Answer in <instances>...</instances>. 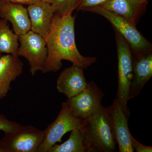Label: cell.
Instances as JSON below:
<instances>
[{"mask_svg":"<svg viewBox=\"0 0 152 152\" xmlns=\"http://www.w3.org/2000/svg\"><path fill=\"white\" fill-rule=\"evenodd\" d=\"M84 136L88 152H115L114 137L107 107L97 109L88 118L82 121L79 128Z\"/></svg>","mask_w":152,"mask_h":152,"instance_id":"7a4b0ae2","label":"cell"},{"mask_svg":"<svg viewBox=\"0 0 152 152\" xmlns=\"http://www.w3.org/2000/svg\"><path fill=\"white\" fill-rule=\"evenodd\" d=\"M20 126L19 123L12 121L4 114L0 113V131L5 133L13 132Z\"/></svg>","mask_w":152,"mask_h":152,"instance_id":"d6986e66","label":"cell"},{"mask_svg":"<svg viewBox=\"0 0 152 152\" xmlns=\"http://www.w3.org/2000/svg\"><path fill=\"white\" fill-rule=\"evenodd\" d=\"M2 56V53H1V52H0V57H1V56Z\"/></svg>","mask_w":152,"mask_h":152,"instance_id":"d4e9b609","label":"cell"},{"mask_svg":"<svg viewBox=\"0 0 152 152\" xmlns=\"http://www.w3.org/2000/svg\"><path fill=\"white\" fill-rule=\"evenodd\" d=\"M133 78L129 101L137 96L152 77V54L151 51L137 54L132 59Z\"/></svg>","mask_w":152,"mask_h":152,"instance_id":"30bf717a","label":"cell"},{"mask_svg":"<svg viewBox=\"0 0 152 152\" xmlns=\"http://www.w3.org/2000/svg\"><path fill=\"white\" fill-rule=\"evenodd\" d=\"M27 10L31 31L45 40L50 31L52 20L55 14L51 4L41 1L29 5Z\"/></svg>","mask_w":152,"mask_h":152,"instance_id":"7c38bea8","label":"cell"},{"mask_svg":"<svg viewBox=\"0 0 152 152\" xmlns=\"http://www.w3.org/2000/svg\"><path fill=\"white\" fill-rule=\"evenodd\" d=\"M86 11L100 15L108 20L132 48L136 54L151 50V43L142 35L135 25L128 20L102 7H95Z\"/></svg>","mask_w":152,"mask_h":152,"instance_id":"5b68a950","label":"cell"},{"mask_svg":"<svg viewBox=\"0 0 152 152\" xmlns=\"http://www.w3.org/2000/svg\"><path fill=\"white\" fill-rule=\"evenodd\" d=\"M23 64L18 56L2 55L0 57V100L11 89V84L21 75Z\"/></svg>","mask_w":152,"mask_h":152,"instance_id":"5bb4252c","label":"cell"},{"mask_svg":"<svg viewBox=\"0 0 152 152\" xmlns=\"http://www.w3.org/2000/svg\"><path fill=\"white\" fill-rule=\"evenodd\" d=\"M8 1L20 4H26L28 6L42 1V0H8Z\"/></svg>","mask_w":152,"mask_h":152,"instance_id":"7402d4cb","label":"cell"},{"mask_svg":"<svg viewBox=\"0 0 152 152\" xmlns=\"http://www.w3.org/2000/svg\"><path fill=\"white\" fill-rule=\"evenodd\" d=\"M116 143L119 152H134L128 120L116 99L107 107Z\"/></svg>","mask_w":152,"mask_h":152,"instance_id":"9c48e42d","label":"cell"},{"mask_svg":"<svg viewBox=\"0 0 152 152\" xmlns=\"http://www.w3.org/2000/svg\"><path fill=\"white\" fill-rule=\"evenodd\" d=\"M142 5L135 0H109L101 7L123 17L135 26L137 15Z\"/></svg>","mask_w":152,"mask_h":152,"instance_id":"9a60e30c","label":"cell"},{"mask_svg":"<svg viewBox=\"0 0 152 152\" xmlns=\"http://www.w3.org/2000/svg\"><path fill=\"white\" fill-rule=\"evenodd\" d=\"M109 0H80L76 10L86 11L88 9L101 7Z\"/></svg>","mask_w":152,"mask_h":152,"instance_id":"ffe728a7","label":"cell"},{"mask_svg":"<svg viewBox=\"0 0 152 152\" xmlns=\"http://www.w3.org/2000/svg\"><path fill=\"white\" fill-rule=\"evenodd\" d=\"M104 93L95 82L88 83L81 92L72 97L67 98L65 102L73 115L81 120L88 118L102 106Z\"/></svg>","mask_w":152,"mask_h":152,"instance_id":"ba28073f","label":"cell"},{"mask_svg":"<svg viewBox=\"0 0 152 152\" xmlns=\"http://www.w3.org/2000/svg\"><path fill=\"white\" fill-rule=\"evenodd\" d=\"M80 0H53L51 4L55 13L60 16L72 15Z\"/></svg>","mask_w":152,"mask_h":152,"instance_id":"ac0fdd59","label":"cell"},{"mask_svg":"<svg viewBox=\"0 0 152 152\" xmlns=\"http://www.w3.org/2000/svg\"><path fill=\"white\" fill-rule=\"evenodd\" d=\"M82 124V120L74 116L65 102H63L56 119L43 131V140L37 152H48L53 145L61 142L62 138L65 134L79 129Z\"/></svg>","mask_w":152,"mask_h":152,"instance_id":"52a82bcc","label":"cell"},{"mask_svg":"<svg viewBox=\"0 0 152 152\" xmlns=\"http://www.w3.org/2000/svg\"><path fill=\"white\" fill-rule=\"evenodd\" d=\"M19 46L18 35L10 29L7 21L0 19V52L17 56Z\"/></svg>","mask_w":152,"mask_h":152,"instance_id":"e0dca14e","label":"cell"},{"mask_svg":"<svg viewBox=\"0 0 152 152\" xmlns=\"http://www.w3.org/2000/svg\"><path fill=\"white\" fill-rule=\"evenodd\" d=\"M18 37L19 46L17 56L26 59L29 64L30 72L33 76L38 71L42 72L48 56L45 40L31 30Z\"/></svg>","mask_w":152,"mask_h":152,"instance_id":"8992f818","label":"cell"},{"mask_svg":"<svg viewBox=\"0 0 152 152\" xmlns=\"http://www.w3.org/2000/svg\"><path fill=\"white\" fill-rule=\"evenodd\" d=\"M132 146L133 149L137 152H152V147L145 145L139 142L132 135L131 137Z\"/></svg>","mask_w":152,"mask_h":152,"instance_id":"44dd1931","label":"cell"},{"mask_svg":"<svg viewBox=\"0 0 152 152\" xmlns=\"http://www.w3.org/2000/svg\"><path fill=\"white\" fill-rule=\"evenodd\" d=\"M135 1L136 2H137L139 3V4H143L147 0H135Z\"/></svg>","mask_w":152,"mask_h":152,"instance_id":"603a6c76","label":"cell"},{"mask_svg":"<svg viewBox=\"0 0 152 152\" xmlns=\"http://www.w3.org/2000/svg\"><path fill=\"white\" fill-rule=\"evenodd\" d=\"M75 18L72 15H54L50 31L45 40L48 56L43 73L58 71L63 66V60L84 69L96 62V58L84 56L78 50L75 39Z\"/></svg>","mask_w":152,"mask_h":152,"instance_id":"6da1fadb","label":"cell"},{"mask_svg":"<svg viewBox=\"0 0 152 152\" xmlns=\"http://www.w3.org/2000/svg\"><path fill=\"white\" fill-rule=\"evenodd\" d=\"M43 138V131L21 125L15 132L5 133L0 140V152H37Z\"/></svg>","mask_w":152,"mask_h":152,"instance_id":"277c9868","label":"cell"},{"mask_svg":"<svg viewBox=\"0 0 152 152\" xmlns=\"http://www.w3.org/2000/svg\"><path fill=\"white\" fill-rule=\"evenodd\" d=\"M118 59V86L115 99L128 119L130 111L128 107L129 93L133 78V56L130 46L122 36L116 32Z\"/></svg>","mask_w":152,"mask_h":152,"instance_id":"3957f363","label":"cell"},{"mask_svg":"<svg viewBox=\"0 0 152 152\" xmlns=\"http://www.w3.org/2000/svg\"><path fill=\"white\" fill-rule=\"evenodd\" d=\"M84 69L73 64L65 69L57 80L56 88L58 91L70 98L83 91L88 85Z\"/></svg>","mask_w":152,"mask_h":152,"instance_id":"8fae6325","label":"cell"},{"mask_svg":"<svg viewBox=\"0 0 152 152\" xmlns=\"http://www.w3.org/2000/svg\"><path fill=\"white\" fill-rule=\"evenodd\" d=\"M0 18L10 22L14 32L18 36L31 30V22L27 9L22 4L0 0Z\"/></svg>","mask_w":152,"mask_h":152,"instance_id":"4fadbf2b","label":"cell"},{"mask_svg":"<svg viewBox=\"0 0 152 152\" xmlns=\"http://www.w3.org/2000/svg\"><path fill=\"white\" fill-rule=\"evenodd\" d=\"M42 1L50 3V4H52V2H53V0H42Z\"/></svg>","mask_w":152,"mask_h":152,"instance_id":"cb8c5ba5","label":"cell"},{"mask_svg":"<svg viewBox=\"0 0 152 152\" xmlns=\"http://www.w3.org/2000/svg\"><path fill=\"white\" fill-rule=\"evenodd\" d=\"M48 152H88V149L84 135L77 129L71 131L67 140L61 144H55Z\"/></svg>","mask_w":152,"mask_h":152,"instance_id":"2e32d148","label":"cell"}]
</instances>
